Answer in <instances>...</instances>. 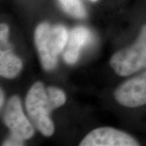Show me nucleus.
<instances>
[{
    "instance_id": "obj_4",
    "label": "nucleus",
    "mask_w": 146,
    "mask_h": 146,
    "mask_svg": "<svg viewBox=\"0 0 146 146\" xmlns=\"http://www.w3.org/2000/svg\"><path fill=\"white\" fill-rule=\"evenodd\" d=\"M3 120L10 129L11 134L25 141L34 134V126L23 112L21 100L17 96H12L6 106Z\"/></svg>"
},
{
    "instance_id": "obj_11",
    "label": "nucleus",
    "mask_w": 146,
    "mask_h": 146,
    "mask_svg": "<svg viewBox=\"0 0 146 146\" xmlns=\"http://www.w3.org/2000/svg\"><path fill=\"white\" fill-rule=\"evenodd\" d=\"M8 32L9 29L5 24H1L0 26V41L2 46H6L7 43V38H8Z\"/></svg>"
},
{
    "instance_id": "obj_5",
    "label": "nucleus",
    "mask_w": 146,
    "mask_h": 146,
    "mask_svg": "<svg viewBox=\"0 0 146 146\" xmlns=\"http://www.w3.org/2000/svg\"><path fill=\"white\" fill-rule=\"evenodd\" d=\"M115 98L122 106L138 107L146 104V72L127 80L115 90Z\"/></svg>"
},
{
    "instance_id": "obj_13",
    "label": "nucleus",
    "mask_w": 146,
    "mask_h": 146,
    "mask_svg": "<svg viewBox=\"0 0 146 146\" xmlns=\"http://www.w3.org/2000/svg\"><path fill=\"white\" fill-rule=\"evenodd\" d=\"M90 1H92V2H97L98 0H90Z\"/></svg>"
},
{
    "instance_id": "obj_2",
    "label": "nucleus",
    "mask_w": 146,
    "mask_h": 146,
    "mask_svg": "<svg viewBox=\"0 0 146 146\" xmlns=\"http://www.w3.org/2000/svg\"><path fill=\"white\" fill-rule=\"evenodd\" d=\"M68 38V33L63 25H51L44 22L36 27L34 40L45 70H52L56 66L58 57L64 50Z\"/></svg>"
},
{
    "instance_id": "obj_3",
    "label": "nucleus",
    "mask_w": 146,
    "mask_h": 146,
    "mask_svg": "<svg viewBox=\"0 0 146 146\" xmlns=\"http://www.w3.org/2000/svg\"><path fill=\"white\" fill-rule=\"evenodd\" d=\"M110 64L121 76H130L146 68V25L142 27L135 43L115 53Z\"/></svg>"
},
{
    "instance_id": "obj_6",
    "label": "nucleus",
    "mask_w": 146,
    "mask_h": 146,
    "mask_svg": "<svg viewBox=\"0 0 146 146\" xmlns=\"http://www.w3.org/2000/svg\"><path fill=\"white\" fill-rule=\"evenodd\" d=\"M80 146H137L138 141L122 131L100 127L90 131L80 143Z\"/></svg>"
},
{
    "instance_id": "obj_1",
    "label": "nucleus",
    "mask_w": 146,
    "mask_h": 146,
    "mask_svg": "<svg viewBox=\"0 0 146 146\" xmlns=\"http://www.w3.org/2000/svg\"><path fill=\"white\" fill-rule=\"evenodd\" d=\"M65 102L63 90L52 86L45 88L42 82L34 83L29 90L25 99L27 113L32 123L42 135L50 136L54 133V127L50 113Z\"/></svg>"
},
{
    "instance_id": "obj_7",
    "label": "nucleus",
    "mask_w": 146,
    "mask_h": 146,
    "mask_svg": "<svg viewBox=\"0 0 146 146\" xmlns=\"http://www.w3.org/2000/svg\"><path fill=\"white\" fill-rule=\"evenodd\" d=\"M92 39V35L85 27L74 28L68 33V38L64 48L63 58L66 63L73 64L78 60L80 51Z\"/></svg>"
},
{
    "instance_id": "obj_12",
    "label": "nucleus",
    "mask_w": 146,
    "mask_h": 146,
    "mask_svg": "<svg viewBox=\"0 0 146 146\" xmlns=\"http://www.w3.org/2000/svg\"><path fill=\"white\" fill-rule=\"evenodd\" d=\"M0 94H1V98H0L1 102H0V106H1V107H2V106H3V102H4V94H3V91L2 89H1Z\"/></svg>"
},
{
    "instance_id": "obj_10",
    "label": "nucleus",
    "mask_w": 146,
    "mask_h": 146,
    "mask_svg": "<svg viewBox=\"0 0 146 146\" xmlns=\"http://www.w3.org/2000/svg\"><path fill=\"white\" fill-rule=\"evenodd\" d=\"M3 145L4 146H20L24 145V140L11 134L10 136L6 140Z\"/></svg>"
},
{
    "instance_id": "obj_9",
    "label": "nucleus",
    "mask_w": 146,
    "mask_h": 146,
    "mask_svg": "<svg viewBox=\"0 0 146 146\" xmlns=\"http://www.w3.org/2000/svg\"><path fill=\"white\" fill-rule=\"evenodd\" d=\"M63 9L70 16L82 19L86 17V10L82 0H58Z\"/></svg>"
},
{
    "instance_id": "obj_8",
    "label": "nucleus",
    "mask_w": 146,
    "mask_h": 146,
    "mask_svg": "<svg viewBox=\"0 0 146 146\" xmlns=\"http://www.w3.org/2000/svg\"><path fill=\"white\" fill-rule=\"evenodd\" d=\"M22 61L9 49L0 52V74L6 78H14L22 69Z\"/></svg>"
}]
</instances>
